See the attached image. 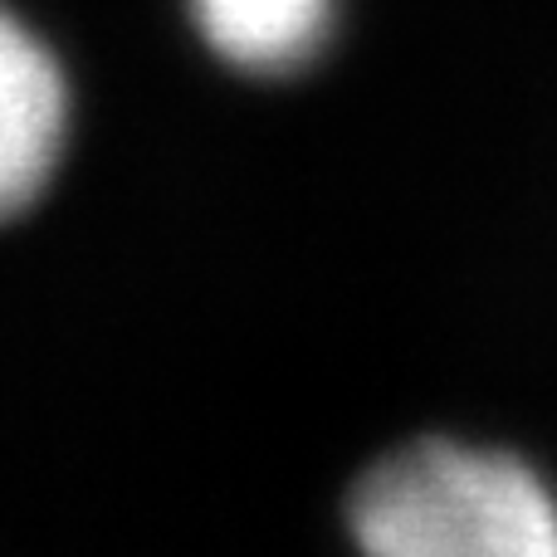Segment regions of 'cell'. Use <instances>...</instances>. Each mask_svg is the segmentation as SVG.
Returning <instances> with one entry per match:
<instances>
[{
    "label": "cell",
    "instance_id": "cell-1",
    "mask_svg": "<svg viewBox=\"0 0 557 557\" xmlns=\"http://www.w3.org/2000/svg\"><path fill=\"white\" fill-rule=\"evenodd\" d=\"M347 529L376 557H557V504L539 474L455 441L376 460L347 499Z\"/></svg>",
    "mask_w": 557,
    "mask_h": 557
},
{
    "label": "cell",
    "instance_id": "cell-3",
    "mask_svg": "<svg viewBox=\"0 0 557 557\" xmlns=\"http://www.w3.org/2000/svg\"><path fill=\"white\" fill-rule=\"evenodd\" d=\"M191 20L211 54L240 74H294L323 54L333 0H191Z\"/></svg>",
    "mask_w": 557,
    "mask_h": 557
},
{
    "label": "cell",
    "instance_id": "cell-2",
    "mask_svg": "<svg viewBox=\"0 0 557 557\" xmlns=\"http://www.w3.org/2000/svg\"><path fill=\"white\" fill-rule=\"evenodd\" d=\"M69 133V84L54 49L0 5V225L54 182Z\"/></svg>",
    "mask_w": 557,
    "mask_h": 557
}]
</instances>
